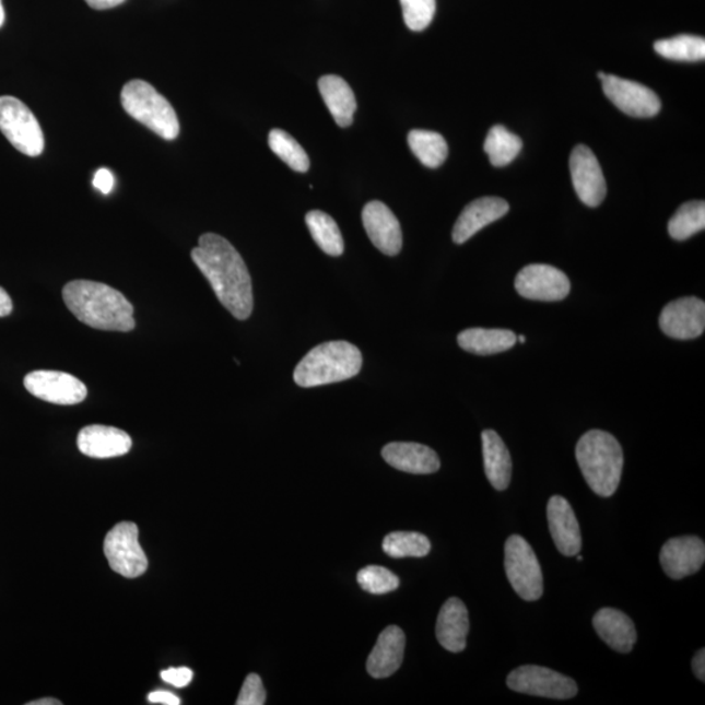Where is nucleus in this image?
Here are the masks:
<instances>
[{
	"instance_id": "nucleus-20",
	"label": "nucleus",
	"mask_w": 705,
	"mask_h": 705,
	"mask_svg": "<svg viewBox=\"0 0 705 705\" xmlns=\"http://www.w3.org/2000/svg\"><path fill=\"white\" fill-rule=\"evenodd\" d=\"M381 456L387 465L406 473L432 474L440 468L439 456L434 449L420 443H389L381 449Z\"/></svg>"
},
{
	"instance_id": "nucleus-17",
	"label": "nucleus",
	"mask_w": 705,
	"mask_h": 705,
	"mask_svg": "<svg viewBox=\"0 0 705 705\" xmlns=\"http://www.w3.org/2000/svg\"><path fill=\"white\" fill-rule=\"evenodd\" d=\"M78 447L80 453L89 456V458L111 459L129 454L132 439L124 430L104 425H91L79 433Z\"/></svg>"
},
{
	"instance_id": "nucleus-13",
	"label": "nucleus",
	"mask_w": 705,
	"mask_h": 705,
	"mask_svg": "<svg viewBox=\"0 0 705 705\" xmlns=\"http://www.w3.org/2000/svg\"><path fill=\"white\" fill-rule=\"evenodd\" d=\"M571 178L584 204L599 207L607 197V180L595 153L587 145L574 148L569 157Z\"/></svg>"
},
{
	"instance_id": "nucleus-45",
	"label": "nucleus",
	"mask_w": 705,
	"mask_h": 705,
	"mask_svg": "<svg viewBox=\"0 0 705 705\" xmlns=\"http://www.w3.org/2000/svg\"><path fill=\"white\" fill-rule=\"evenodd\" d=\"M517 340H519V342H521V344H524V342L527 341V338H526V336H517Z\"/></svg>"
},
{
	"instance_id": "nucleus-5",
	"label": "nucleus",
	"mask_w": 705,
	"mask_h": 705,
	"mask_svg": "<svg viewBox=\"0 0 705 705\" xmlns=\"http://www.w3.org/2000/svg\"><path fill=\"white\" fill-rule=\"evenodd\" d=\"M120 99L129 116L160 138L165 140L178 138L180 127L176 110L169 101L150 83L132 80L124 86Z\"/></svg>"
},
{
	"instance_id": "nucleus-42",
	"label": "nucleus",
	"mask_w": 705,
	"mask_h": 705,
	"mask_svg": "<svg viewBox=\"0 0 705 705\" xmlns=\"http://www.w3.org/2000/svg\"><path fill=\"white\" fill-rule=\"evenodd\" d=\"M94 10H109L126 2V0H85Z\"/></svg>"
},
{
	"instance_id": "nucleus-12",
	"label": "nucleus",
	"mask_w": 705,
	"mask_h": 705,
	"mask_svg": "<svg viewBox=\"0 0 705 705\" xmlns=\"http://www.w3.org/2000/svg\"><path fill=\"white\" fill-rule=\"evenodd\" d=\"M515 287L524 298L554 302L567 297L571 282L559 268L548 265H530L517 273Z\"/></svg>"
},
{
	"instance_id": "nucleus-43",
	"label": "nucleus",
	"mask_w": 705,
	"mask_h": 705,
	"mask_svg": "<svg viewBox=\"0 0 705 705\" xmlns=\"http://www.w3.org/2000/svg\"><path fill=\"white\" fill-rule=\"evenodd\" d=\"M28 705H62V703L58 700H52V697H45V700L31 702Z\"/></svg>"
},
{
	"instance_id": "nucleus-10",
	"label": "nucleus",
	"mask_w": 705,
	"mask_h": 705,
	"mask_svg": "<svg viewBox=\"0 0 705 705\" xmlns=\"http://www.w3.org/2000/svg\"><path fill=\"white\" fill-rule=\"evenodd\" d=\"M601 82L606 96L627 116L653 118L661 110L660 98L646 85L607 73Z\"/></svg>"
},
{
	"instance_id": "nucleus-22",
	"label": "nucleus",
	"mask_w": 705,
	"mask_h": 705,
	"mask_svg": "<svg viewBox=\"0 0 705 705\" xmlns=\"http://www.w3.org/2000/svg\"><path fill=\"white\" fill-rule=\"evenodd\" d=\"M469 615L465 602L456 597L442 607L436 621V639L449 653L459 654L467 647Z\"/></svg>"
},
{
	"instance_id": "nucleus-18",
	"label": "nucleus",
	"mask_w": 705,
	"mask_h": 705,
	"mask_svg": "<svg viewBox=\"0 0 705 705\" xmlns=\"http://www.w3.org/2000/svg\"><path fill=\"white\" fill-rule=\"evenodd\" d=\"M548 521L550 533L560 552L566 556H575L581 550V530L573 507L563 498L555 495L548 503Z\"/></svg>"
},
{
	"instance_id": "nucleus-32",
	"label": "nucleus",
	"mask_w": 705,
	"mask_h": 705,
	"mask_svg": "<svg viewBox=\"0 0 705 705\" xmlns=\"http://www.w3.org/2000/svg\"><path fill=\"white\" fill-rule=\"evenodd\" d=\"M383 550L392 559H422L432 550L426 536L418 532H392L383 540Z\"/></svg>"
},
{
	"instance_id": "nucleus-27",
	"label": "nucleus",
	"mask_w": 705,
	"mask_h": 705,
	"mask_svg": "<svg viewBox=\"0 0 705 705\" xmlns=\"http://www.w3.org/2000/svg\"><path fill=\"white\" fill-rule=\"evenodd\" d=\"M306 225L321 251L334 258L344 254V239L338 224L329 214L321 211L308 212Z\"/></svg>"
},
{
	"instance_id": "nucleus-24",
	"label": "nucleus",
	"mask_w": 705,
	"mask_h": 705,
	"mask_svg": "<svg viewBox=\"0 0 705 705\" xmlns=\"http://www.w3.org/2000/svg\"><path fill=\"white\" fill-rule=\"evenodd\" d=\"M482 453L485 473L495 490H506L512 482L513 460L505 442L494 430L482 433Z\"/></svg>"
},
{
	"instance_id": "nucleus-3",
	"label": "nucleus",
	"mask_w": 705,
	"mask_h": 705,
	"mask_svg": "<svg viewBox=\"0 0 705 705\" xmlns=\"http://www.w3.org/2000/svg\"><path fill=\"white\" fill-rule=\"evenodd\" d=\"M576 460L584 479L597 495L609 498L620 486L623 449L613 435L590 430L576 446Z\"/></svg>"
},
{
	"instance_id": "nucleus-38",
	"label": "nucleus",
	"mask_w": 705,
	"mask_h": 705,
	"mask_svg": "<svg viewBox=\"0 0 705 705\" xmlns=\"http://www.w3.org/2000/svg\"><path fill=\"white\" fill-rule=\"evenodd\" d=\"M93 186L104 195L110 193L114 187L113 173L107 169H99L94 174Z\"/></svg>"
},
{
	"instance_id": "nucleus-39",
	"label": "nucleus",
	"mask_w": 705,
	"mask_h": 705,
	"mask_svg": "<svg viewBox=\"0 0 705 705\" xmlns=\"http://www.w3.org/2000/svg\"><path fill=\"white\" fill-rule=\"evenodd\" d=\"M148 701L152 704H163V705H179L180 700L177 695L169 693V691H154V693L148 696Z\"/></svg>"
},
{
	"instance_id": "nucleus-36",
	"label": "nucleus",
	"mask_w": 705,
	"mask_h": 705,
	"mask_svg": "<svg viewBox=\"0 0 705 705\" xmlns=\"http://www.w3.org/2000/svg\"><path fill=\"white\" fill-rule=\"evenodd\" d=\"M267 700L266 689L258 674L247 675L242 686L237 705H263Z\"/></svg>"
},
{
	"instance_id": "nucleus-11",
	"label": "nucleus",
	"mask_w": 705,
	"mask_h": 705,
	"mask_svg": "<svg viewBox=\"0 0 705 705\" xmlns=\"http://www.w3.org/2000/svg\"><path fill=\"white\" fill-rule=\"evenodd\" d=\"M26 391L51 404L75 406L89 395L83 381L62 372H32L24 378Z\"/></svg>"
},
{
	"instance_id": "nucleus-2",
	"label": "nucleus",
	"mask_w": 705,
	"mask_h": 705,
	"mask_svg": "<svg viewBox=\"0 0 705 705\" xmlns=\"http://www.w3.org/2000/svg\"><path fill=\"white\" fill-rule=\"evenodd\" d=\"M63 301L82 324L101 331L130 332L133 306L116 289L101 282L75 280L63 287Z\"/></svg>"
},
{
	"instance_id": "nucleus-30",
	"label": "nucleus",
	"mask_w": 705,
	"mask_h": 705,
	"mask_svg": "<svg viewBox=\"0 0 705 705\" xmlns=\"http://www.w3.org/2000/svg\"><path fill=\"white\" fill-rule=\"evenodd\" d=\"M705 227V203L695 200L684 203L668 224L670 237L675 240H686Z\"/></svg>"
},
{
	"instance_id": "nucleus-1",
	"label": "nucleus",
	"mask_w": 705,
	"mask_h": 705,
	"mask_svg": "<svg viewBox=\"0 0 705 705\" xmlns=\"http://www.w3.org/2000/svg\"><path fill=\"white\" fill-rule=\"evenodd\" d=\"M191 258L210 282L221 305L235 319L250 318L254 308L250 273L231 242L219 234H203L198 247L191 251Z\"/></svg>"
},
{
	"instance_id": "nucleus-25",
	"label": "nucleus",
	"mask_w": 705,
	"mask_h": 705,
	"mask_svg": "<svg viewBox=\"0 0 705 705\" xmlns=\"http://www.w3.org/2000/svg\"><path fill=\"white\" fill-rule=\"evenodd\" d=\"M318 85L321 97H324L336 124L340 127L351 126L354 113L357 110V101H355L351 86L344 79L336 75L320 78Z\"/></svg>"
},
{
	"instance_id": "nucleus-23",
	"label": "nucleus",
	"mask_w": 705,
	"mask_h": 705,
	"mask_svg": "<svg viewBox=\"0 0 705 705\" xmlns=\"http://www.w3.org/2000/svg\"><path fill=\"white\" fill-rule=\"evenodd\" d=\"M594 627L601 639L616 653L630 654L633 650L637 639L635 624L621 610L601 609L594 616Z\"/></svg>"
},
{
	"instance_id": "nucleus-4",
	"label": "nucleus",
	"mask_w": 705,
	"mask_h": 705,
	"mask_svg": "<svg viewBox=\"0 0 705 705\" xmlns=\"http://www.w3.org/2000/svg\"><path fill=\"white\" fill-rule=\"evenodd\" d=\"M360 349L348 341H328L312 349L294 371L295 385L304 388L332 385L359 375Z\"/></svg>"
},
{
	"instance_id": "nucleus-33",
	"label": "nucleus",
	"mask_w": 705,
	"mask_h": 705,
	"mask_svg": "<svg viewBox=\"0 0 705 705\" xmlns=\"http://www.w3.org/2000/svg\"><path fill=\"white\" fill-rule=\"evenodd\" d=\"M268 144L274 154L280 157L291 169L306 173L310 167V160L297 140L284 130L274 129L268 137Z\"/></svg>"
},
{
	"instance_id": "nucleus-15",
	"label": "nucleus",
	"mask_w": 705,
	"mask_h": 705,
	"mask_svg": "<svg viewBox=\"0 0 705 705\" xmlns=\"http://www.w3.org/2000/svg\"><path fill=\"white\" fill-rule=\"evenodd\" d=\"M362 223L373 245L388 257L401 251L402 233L398 218L381 201L367 203L362 211Z\"/></svg>"
},
{
	"instance_id": "nucleus-46",
	"label": "nucleus",
	"mask_w": 705,
	"mask_h": 705,
	"mask_svg": "<svg viewBox=\"0 0 705 705\" xmlns=\"http://www.w3.org/2000/svg\"><path fill=\"white\" fill-rule=\"evenodd\" d=\"M577 561H580V562H581V561H583V556H581V555H577Z\"/></svg>"
},
{
	"instance_id": "nucleus-9",
	"label": "nucleus",
	"mask_w": 705,
	"mask_h": 705,
	"mask_svg": "<svg viewBox=\"0 0 705 705\" xmlns=\"http://www.w3.org/2000/svg\"><path fill=\"white\" fill-rule=\"evenodd\" d=\"M508 688L515 693L549 697V700H571L577 694V684L571 678L552 669L526 665L512 671L507 677Z\"/></svg>"
},
{
	"instance_id": "nucleus-44",
	"label": "nucleus",
	"mask_w": 705,
	"mask_h": 705,
	"mask_svg": "<svg viewBox=\"0 0 705 705\" xmlns=\"http://www.w3.org/2000/svg\"><path fill=\"white\" fill-rule=\"evenodd\" d=\"M4 19L5 16H4L3 3H2V0H0V28H2L4 24Z\"/></svg>"
},
{
	"instance_id": "nucleus-8",
	"label": "nucleus",
	"mask_w": 705,
	"mask_h": 705,
	"mask_svg": "<svg viewBox=\"0 0 705 705\" xmlns=\"http://www.w3.org/2000/svg\"><path fill=\"white\" fill-rule=\"evenodd\" d=\"M104 552L113 571L129 579L143 575L148 568L146 555L139 542L137 524H117L106 536Z\"/></svg>"
},
{
	"instance_id": "nucleus-7",
	"label": "nucleus",
	"mask_w": 705,
	"mask_h": 705,
	"mask_svg": "<svg viewBox=\"0 0 705 705\" xmlns=\"http://www.w3.org/2000/svg\"><path fill=\"white\" fill-rule=\"evenodd\" d=\"M505 568L515 592L526 601H537L543 594V576L539 560L521 536L509 537L505 547Z\"/></svg>"
},
{
	"instance_id": "nucleus-29",
	"label": "nucleus",
	"mask_w": 705,
	"mask_h": 705,
	"mask_svg": "<svg viewBox=\"0 0 705 705\" xmlns=\"http://www.w3.org/2000/svg\"><path fill=\"white\" fill-rule=\"evenodd\" d=\"M522 141L519 137L508 131L505 126H494L490 129L483 150H485L490 163L493 166L502 167L512 164L520 153Z\"/></svg>"
},
{
	"instance_id": "nucleus-19",
	"label": "nucleus",
	"mask_w": 705,
	"mask_h": 705,
	"mask_svg": "<svg viewBox=\"0 0 705 705\" xmlns=\"http://www.w3.org/2000/svg\"><path fill=\"white\" fill-rule=\"evenodd\" d=\"M509 205L505 199L486 197L472 201L461 212L454 226L453 239L462 245L494 221L506 216Z\"/></svg>"
},
{
	"instance_id": "nucleus-21",
	"label": "nucleus",
	"mask_w": 705,
	"mask_h": 705,
	"mask_svg": "<svg viewBox=\"0 0 705 705\" xmlns=\"http://www.w3.org/2000/svg\"><path fill=\"white\" fill-rule=\"evenodd\" d=\"M406 635L398 626H389L378 637L367 658L368 674L380 680L391 677L404 660Z\"/></svg>"
},
{
	"instance_id": "nucleus-34",
	"label": "nucleus",
	"mask_w": 705,
	"mask_h": 705,
	"mask_svg": "<svg viewBox=\"0 0 705 705\" xmlns=\"http://www.w3.org/2000/svg\"><path fill=\"white\" fill-rule=\"evenodd\" d=\"M360 587L372 595L391 594L400 586L399 577L380 566L362 568L357 575Z\"/></svg>"
},
{
	"instance_id": "nucleus-31",
	"label": "nucleus",
	"mask_w": 705,
	"mask_h": 705,
	"mask_svg": "<svg viewBox=\"0 0 705 705\" xmlns=\"http://www.w3.org/2000/svg\"><path fill=\"white\" fill-rule=\"evenodd\" d=\"M655 50L661 57L680 62H700L705 58V39L700 36L682 35L655 43Z\"/></svg>"
},
{
	"instance_id": "nucleus-41",
	"label": "nucleus",
	"mask_w": 705,
	"mask_h": 705,
	"mask_svg": "<svg viewBox=\"0 0 705 705\" xmlns=\"http://www.w3.org/2000/svg\"><path fill=\"white\" fill-rule=\"evenodd\" d=\"M12 299L4 291L3 287H0V318L9 317V315L12 313Z\"/></svg>"
},
{
	"instance_id": "nucleus-35",
	"label": "nucleus",
	"mask_w": 705,
	"mask_h": 705,
	"mask_svg": "<svg viewBox=\"0 0 705 705\" xmlns=\"http://www.w3.org/2000/svg\"><path fill=\"white\" fill-rule=\"evenodd\" d=\"M400 3L409 30L421 32L432 24L436 10L435 0H400Z\"/></svg>"
},
{
	"instance_id": "nucleus-14",
	"label": "nucleus",
	"mask_w": 705,
	"mask_h": 705,
	"mask_svg": "<svg viewBox=\"0 0 705 705\" xmlns=\"http://www.w3.org/2000/svg\"><path fill=\"white\" fill-rule=\"evenodd\" d=\"M662 332L671 339L693 340L703 334L705 328V304L695 297L670 302L660 315Z\"/></svg>"
},
{
	"instance_id": "nucleus-16",
	"label": "nucleus",
	"mask_w": 705,
	"mask_h": 705,
	"mask_svg": "<svg viewBox=\"0 0 705 705\" xmlns=\"http://www.w3.org/2000/svg\"><path fill=\"white\" fill-rule=\"evenodd\" d=\"M660 561L665 574L680 580L703 567L705 545L700 537L684 536L671 539L661 549Z\"/></svg>"
},
{
	"instance_id": "nucleus-40",
	"label": "nucleus",
	"mask_w": 705,
	"mask_h": 705,
	"mask_svg": "<svg viewBox=\"0 0 705 705\" xmlns=\"http://www.w3.org/2000/svg\"><path fill=\"white\" fill-rule=\"evenodd\" d=\"M693 669L694 673L697 677V680H701L702 682L705 681V650L701 649L700 653H697L694 657L693 660Z\"/></svg>"
},
{
	"instance_id": "nucleus-6",
	"label": "nucleus",
	"mask_w": 705,
	"mask_h": 705,
	"mask_svg": "<svg viewBox=\"0 0 705 705\" xmlns=\"http://www.w3.org/2000/svg\"><path fill=\"white\" fill-rule=\"evenodd\" d=\"M0 131L26 156L37 157L44 152L42 126L30 107L16 97H0Z\"/></svg>"
},
{
	"instance_id": "nucleus-37",
	"label": "nucleus",
	"mask_w": 705,
	"mask_h": 705,
	"mask_svg": "<svg viewBox=\"0 0 705 705\" xmlns=\"http://www.w3.org/2000/svg\"><path fill=\"white\" fill-rule=\"evenodd\" d=\"M161 678L174 688L184 689L191 683L193 673L192 670L188 668H171L161 671Z\"/></svg>"
},
{
	"instance_id": "nucleus-26",
	"label": "nucleus",
	"mask_w": 705,
	"mask_h": 705,
	"mask_svg": "<svg viewBox=\"0 0 705 705\" xmlns=\"http://www.w3.org/2000/svg\"><path fill=\"white\" fill-rule=\"evenodd\" d=\"M459 346L477 355H492L509 351L517 336L508 329L469 328L458 336Z\"/></svg>"
},
{
	"instance_id": "nucleus-28",
	"label": "nucleus",
	"mask_w": 705,
	"mask_h": 705,
	"mask_svg": "<svg viewBox=\"0 0 705 705\" xmlns=\"http://www.w3.org/2000/svg\"><path fill=\"white\" fill-rule=\"evenodd\" d=\"M408 144L414 156L427 167H439L448 156V145L438 132L412 130L408 136Z\"/></svg>"
}]
</instances>
